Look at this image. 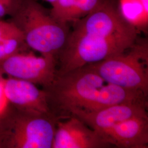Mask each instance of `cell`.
<instances>
[{"label":"cell","instance_id":"cell-17","mask_svg":"<svg viewBox=\"0 0 148 148\" xmlns=\"http://www.w3.org/2000/svg\"><path fill=\"white\" fill-rule=\"evenodd\" d=\"M37 1H38V0H37ZM42 1H45V2H47L50 3L51 5H52L54 3H55L56 1H57L58 0H42Z\"/></svg>","mask_w":148,"mask_h":148},{"label":"cell","instance_id":"cell-4","mask_svg":"<svg viewBox=\"0 0 148 148\" xmlns=\"http://www.w3.org/2000/svg\"><path fill=\"white\" fill-rule=\"evenodd\" d=\"M57 119L9 104L0 114V148H52Z\"/></svg>","mask_w":148,"mask_h":148},{"label":"cell","instance_id":"cell-12","mask_svg":"<svg viewBox=\"0 0 148 148\" xmlns=\"http://www.w3.org/2000/svg\"><path fill=\"white\" fill-rule=\"evenodd\" d=\"M118 5L122 16L138 32L146 30L148 7L140 0H119Z\"/></svg>","mask_w":148,"mask_h":148},{"label":"cell","instance_id":"cell-8","mask_svg":"<svg viewBox=\"0 0 148 148\" xmlns=\"http://www.w3.org/2000/svg\"><path fill=\"white\" fill-rule=\"evenodd\" d=\"M147 104V100L132 101L97 111L76 112L71 116L79 119L101 136L119 123L134 117L148 115Z\"/></svg>","mask_w":148,"mask_h":148},{"label":"cell","instance_id":"cell-15","mask_svg":"<svg viewBox=\"0 0 148 148\" xmlns=\"http://www.w3.org/2000/svg\"><path fill=\"white\" fill-rule=\"evenodd\" d=\"M24 0H0V19L13 16Z\"/></svg>","mask_w":148,"mask_h":148},{"label":"cell","instance_id":"cell-16","mask_svg":"<svg viewBox=\"0 0 148 148\" xmlns=\"http://www.w3.org/2000/svg\"><path fill=\"white\" fill-rule=\"evenodd\" d=\"M9 103L5 97L3 86L2 81V76H0V114L5 110Z\"/></svg>","mask_w":148,"mask_h":148},{"label":"cell","instance_id":"cell-14","mask_svg":"<svg viewBox=\"0 0 148 148\" xmlns=\"http://www.w3.org/2000/svg\"><path fill=\"white\" fill-rule=\"evenodd\" d=\"M103 1L104 0H79L69 14L68 24L87 15L101 5Z\"/></svg>","mask_w":148,"mask_h":148},{"label":"cell","instance_id":"cell-11","mask_svg":"<svg viewBox=\"0 0 148 148\" xmlns=\"http://www.w3.org/2000/svg\"><path fill=\"white\" fill-rule=\"evenodd\" d=\"M29 49L23 34L10 20L0 19V61Z\"/></svg>","mask_w":148,"mask_h":148},{"label":"cell","instance_id":"cell-3","mask_svg":"<svg viewBox=\"0 0 148 148\" xmlns=\"http://www.w3.org/2000/svg\"><path fill=\"white\" fill-rule=\"evenodd\" d=\"M10 19L22 32L29 48L57 59L69 35L68 25L56 21L37 0H24Z\"/></svg>","mask_w":148,"mask_h":148},{"label":"cell","instance_id":"cell-9","mask_svg":"<svg viewBox=\"0 0 148 148\" xmlns=\"http://www.w3.org/2000/svg\"><path fill=\"white\" fill-rule=\"evenodd\" d=\"M110 146L104 139L75 116L59 120L52 148H102Z\"/></svg>","mask_w":148,"mask_h":148},{"label":"cell","instance_id":"cell-10","mask_svg":"<svg viewBox=\"0 0 148 148\" xmlns=\"http://www.w3.org/2000/svg\"><path fill=\"white\" fill-rule=\"evenodd\" d=\"M101 136L110 145L118 148H148V115L119 123Z\"/></svg>","mask_w":148,"mask_h":148},{"label":"cell","instance_id":"cell-5","mask_svg":"<svg viewBox=\"0 0 148 148\" xmlns=\"http://www.w3.org/2000/svg\"><path fill=\"white\" fill-rule=\"evenodd\" d=\"M107 82L148 97V45L138 38L125 52L101 62L86 65Z\"/></svg>","mask_w":148,"mask_h":148},{"label":"cell","instance_id":"cell-2","mask_svg":"<svg viewBox=\"0 0 148 148\" xmlns=\"http://www.w3.org/2000/svg\"><path fill=\"white\" fill-rule=\"evenodd\" d=\"M51 112L59 120L76 112L97 111L132 101L147 100L143 93L107 82L87 66L57 75L45 89Z\"/></svg>","mask_w":148,"mask_h":148},{"label":"cell","instance_id":"cell-7","mask_svg":"<svg viewBox=\"0 0 148 148\" xmlns=\"http://www.w3.org/2000/svg\"><path fill=\"white\" fill-rule=\"evenodd\" d=\"M2 81L9 104L21 111L54 116L45 89L40 90L33 83L12 77L2 76Z\"/></svg>","mask_w":148,"mask_h":148},{"label":"cell","instance_id":"cell-1","mask_svg":"<svg viewBox=\"0 0 148 148\" xmlns=\"http://www.w3.org/2000/svg\"><path fill=\"white\" fill-rule=\"evenodd\" d=\"M72 23L73 30L57 56V75L120 54L138 38L139 32L122 16L116 0H104Z\"/></svg>","mask_w":148,"mask_h":148},{"label":"cell","instance_id":"cell-6","mask_svg":"<svg viewBox=\"0 0 148 148\" xmlns=\"http://www.w3.org/2000/svg\"><path fill=\"white\" fill-rule=\"evenodd\" d=\"M58 61L53 56H37L32 52L16 53L0 61V76L23 79L43 89L52 84L57 76Z\"/></svg>","mask_w":148,"mask_h":148},{"label":"cell","instance_id":"cell-13","mask_svg":"<svg viewBox=\"0 0 148 148\" xmlns=\"http://www.w3.org/2000/svg\"><path fill=\"white\" fill-rule=\"evenodd\" d=\"M79 0H58L49 10L51 14L57 21L68 25V19L71 11Z\"/></svg>","mask_w":148,"mask_h":148}]
</instances>
